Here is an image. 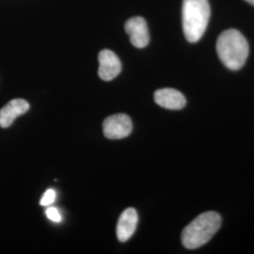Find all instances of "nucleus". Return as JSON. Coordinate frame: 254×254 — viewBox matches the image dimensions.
Returning <instances> with one entry per match:
<instances>
[{"mask_svg": "<svg viewBox=\"0 0 254 254\" xmlns=\"http://www.w3.org/2000/svg\"><path fill=\"white\" fill-rule=\"evenodd\" d=\"M249 44L245 37L236 29L223 31L217 42V52L221 63L230 70L241 69L249 56Z\"/></svg>", "mask_w": 254, "mask_h": 254, "instance_id": "f257e3e1", "label": "nucleus"}, {"mask_svg": "<svg viewBox=\"0 0 254 254\" xmlns=\"http://www.w3.org/2000/svg\"><path fill=\"white\" fill-rule=\"evenodd\" d=\"M183 29L190 43H197L203 36L210 19L208 0H184L182 9Z\"/></svg>", "mask_w": 254, "mask_h": 254, "instance_id": "7ed1b4c3", "label": "nucleus"}, {"mask_svg": "<svg viewBox=\"0 0 254 254\" xmlns=\"http://www.w3.org/2000/svg\"><path fill=\"white\" fill-rule=\"evenodd\" d=\"M29 109V104L24 99H13L0 109V127L8 128L14 120L25 114Z\"/></svg>", "mask_w": 254, "mask_h": 254, "instance_id": "6e6552de", "label": "nucleus"}, {"mask_svg": "<svg viewBox=\"0 0 254 254\" xmlns=\"http://www.w3.org/2000/svg\"><path fill=\"white\" fill-rule=\"evenodd\" d=\"M55 200H56V192L54 190L49 189L43 195L42 199L40 200V204L42 206H48V205H51L54 202Z\"/></svg>", "mask_w": 254, "mask_h": 254, "instance_id": "9d476101", "label": "nucleus"}, {"mask_svg": "<svg viewBox=\"0 0 254 254\" xmlns=\"http://www.w3.org/2000/svg\"><path fill=\"white\" fill-rule=\"evenodd\" d=\"M154 97L155 103L164 109L178 110L187 104V99L182 92L170 88L155 91Z\"/></svg>", "mask_w": 254, "mask_h": 254, "instance_id": "0eeeda50", "label": "nucleus"}, {"mask_svg": "<svg viewBox=\"0 0 254 254\" xmlns=\"http://www.w3.org/2000/svg\"><path fill=\"white\" fill-rule=\"evenodd\" d=\"M137 221L138 217L135 209L130 207L122 213L116 229L119 241L126 242L131 238L136 231Z\"/></svg>", "mask_w": 254, "mask_h": 254, "instance_id": "1a4fd4ad", "label": "nucleus"}, {"mask_svg": "<svg viewBox=\"0 0 254 254\" xmlns=\"http://www.w3.org/2000/svg\"><path fill=\"white\" fill-rule=\"evenodd\" d=\"M46 216L50 220L53 222H61L62 220V216L59 212V210L55 207H49L46 210Z\"/></svg>", "mask_w": 254, "mask_h": 254, "instance_id": "9b49d317", "label": "nucleus"}, {"mask_svg": "<svg viewBox=\"0 0 254 254\" xmlns=\"http://www.w3.org/2000/svg\"><path fill=\"white\" fill-rule=\"evenodd\" d=\"M247 2H249L250 4H252L253 6H254V0H246Z\"/></svg>", "mask_w": 254, "mask_h": 254, "instance_id": "f8f14e48", "label": "nucleus"}, {"mask_svg": "<svg viewBox=\"0 0 254 254\" xmlns=\"http://www.w3.org/2000/svg\"><path fill=\"white\" fill-rule=\"evenodd\" d=\"M126 31L130 42L136 48H144L148 46L150 35L145 20L140 16L129 19L126 23Z\"/></svg>", "mask_w": 254, "mask_h": 254, "instance_id": "423d86ee", "label": "nucleus"}, {"mask_svg": "<svg viewBox=\"0 0 254 254\" xmlns=\"http://www.w3.org/2000/svg\"><path fill=\"white\" fill-rule=\"evenodd\" d=\"M132 121L127 114H114L103 123L104 135L109 139H121L129 136L132 132Z\"/></svg>", "mask_w": 254, "mask_h": 254, "instance_id": "20e7f679", "label": "nucleus"}, {"mask_svg": "<svg viewBox=\"0 0 254 254\" xmlns=\"http://www.w3.org/2000/svg\"><path fill=\"white\" fill-rule=\"evenodd\" d=\"M99 69L98 75L104 81H110L117 77L122 71L121 61L114 52L109 49L102 50L99 56Z\"/></svg>", "mask_w": 254, "mask_h": 254, "instance_id": "39448f33", "label": "nucleus"}, {"mask_svg": "<svg viewBox=\"0 0 254 254\" xmlns=\"http://www.w3.org/2000/svg\"><path fill=\"white\" fill-rule=\"evenodd\" d=\"M221 225V217L217 212L209 211L199 215L183 230L182 243L189 250H195L206 244Z\"/></svg>", "mask_w": 254, "mask_h": 254, "instance_id": "f03ea898", "label": "nucleus"}]
</instances>
